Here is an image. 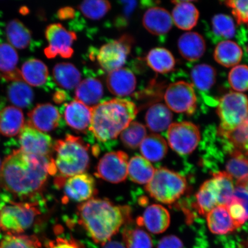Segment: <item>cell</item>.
<instances>
[{"label":"cell","instance_id":"16","mask_svg":"<svg viewBox=\"0 0 248 248\" xmlns=\"http://www.w3.org/2000/svg\"><path fill=\"white\" fill-rule=\"evenodd\" d=\"M27 123L42 132L54 131L60 125L61 115L58 108L51 104H40L31 110Z\"/></svg>","mask_w":248,"mask_h":248},{"label":"cell","instance_id":"6","mask_svg":"<svg viewBox=\"0 0 248 248\" xmlns=\"http://www.w3.org/2000/svg\"><path fill=\"white\" fill-rule=\"evenodd\" d=\"M232 178L226 172L213 174L203 183L196 195V207L201 215H207L217 206L226 205L234 195Z\"/></svg>","mask_w":248,"mask_h":248},{"label":"cell","instance_id":"42","mask_svg":"<svg viewBox=\"0 0 248 248\" xmlns=\"http://www.w3.org/2000/svg\"><path fill=\"white\" fill-rule=\"evenodd\" d=\"M213 32L217 36L228 40L234 36L235 24L232 18L224 14L215 15L212 21Z\"/></svg>","mask_w":248,"mask_h":248},{"label":"cell","instance_id":"44","mask_svg":"<svg viewBox=\"0 0 248 248\" xmlns=\"http://www.w3.org/2000/svg\"><path fill=\"white\" fill-rule=\"evenodd\" d=\"M228 81L235 92L248 91V66L237 65L232 68L228 76Z\"/></svg>","mask_w":248,"mask_h":248},{"label":"cell","instance_id":"37","mask_svg":"<svg viewBox=\"0 0 248 248\" xmlns=\"http://www.w3.org/2000/svg\"><path fill=\"white\" fill-rule=\"evenodd\" d=\"M226 170L232 179L236 180L237 186H243L248 179V156L234 150L226 163Z\"/></svg>","mask_w":248,"mask_h":248},{"label":"cell","instance_id":"39","mask_svg":"<svg viewBox=\"0 0 248 248\" xmlns=\"http://www.w3.org/2000/svg\"><path fill=\"white\" fill-rule=\"evenodd\" d=\"M216 71L207 64H200L194 67L191 71L193 85L202 91H209L216 82Z\"/></svg>","mask_w":248,"mask_h":248},{"label":"cell","instance_id":"5","mask_svg":"<svg viewBox=\"0 0 248 248\" xmlns=\"http://www.w3.org/2000/svg\"><path fill=\"white\" fill-rule=\"evenodd\" d=\"M12 195L0 194V222L1 229L7 235H17L30 229L37 217L41 215L40 195L30 202H15Z\"/></svg>","mask_w":248,"mask_h":248},{"label":"cell","instance_id":"26","mask_svg":"<svg viewBox=\"0 0 248 248\" xmlns=\"http://www.w3.org/2000/svg\"><path fill=\"white\" fill-rule=\"evenodd\" d=\"M24 125V116L21 108L8 106L0 110V133L7 137L19 134Z\"/></svg>","mask_w":248,"mask_h":248},{"label":"cell","instance_id":"27","mask_svg":"<svg viewBox=\"0 0 248 248\" xmlns=\"http://www.w3.org/2000/svg\"><path fill=\"white\" fill-rule=\"evenodd\" d=\"M20 71L24 81L34 87L45 85L49 77L47 66L42 61L35 58L25 62Z\"/></svg>","mask_w":248,"mask_h":248},{"label":"cell","instance_id":"34","mask_svg":"<svg viewBox=\"0 0 248 248\" xmlns=\"http://www.w3.org/2000/svg\"><path fill=\"white\" fill-rule=\"evenodd\" d=\"M155 172L153 165L144 157L136 155L129 160L128 175L135 184H148L153 179Z\"/></svg>","mask_w":248,"mask_h":248},{"label":"cell","instance_id":"35","mask_svg":"<svg viewBox=\"0 0 248 248\" xmlns=\"http://www.w3.org/2000/svg\"><path fill=\"white\" fill-rule=\"evenodd\" d=\"M53 77L59 86L67 90L77 88L81 79V75L77 68L67 62L55 65L53 69Z\"/></svg>","mask_w":248,"mask_h":248},{"label":"cell","instance_id":"4","mask_svg":"<svg viewBox=\"0 0 248 248\" xmlns=\"http://www.w3.org/2000/svg\"><path fill=\"white\" fill-rule=\"evenodd\" d=\"M56 178L66 179L84 173L89 168V145L81 138L67 135L54 144Z\"/></svg>","mask_w":248,"mask_h":248},{"label":"cell","instance_id":"17","mask_svg":"<svg viewBox=\"0 0 248 248\" xmlns=\"http://www.w3.org/2000/svg\"><path fill=\"white\" fill-rule=\"evenodd\" d=\"M63 116L66 124L71 129L79 132H86L91 126L92 108L78 101L64 105Z\"/></svg>","mask_w":248,"mask_h":248},{"label":"cell","instance_id":"10","mask_svg":"<svg viewBox=\"0 0 248 248\" xmlns=\"http://www.w3.org/2000/svg\"><path fill=\"white\" fill-rule=\"evenodd\" d=\"M166 106L178 113L192 115L196 111L197 98L194 85L187 82L178 81L170 84L164 96Z\"/></svg>","mask_w":248,"mask_h":248},{"label":"cell","instance_id":"46","mask_svg":"<svg viewBox=\"0 0 248 248\" xmlns=\"http://www.w3.org/2000/svg\"><path fill=\"white\" fill-rule=\"evenodd\" d=\"M119 2L122 6V9L116 17L114 24L117 29H122L128 26L138 2L136 1H121Z\"/></svg>","mask_w":248,"mask_h":248},{"label":"cell","instance_id":"19","mask_svg":"<svg viewBox=\"0 0 248 248\" xmlns=\"http://www.w3.org/2000/svg\"><path fill=\"white\" fill-rule=\"evenodd\" d=\"M137 80L131 70L121 68L108 73L107 85L108 91L118 97L131 95L136 88Z\"/></svg>","mask_w":248,"mask_h":248},{"label":"cell","instance_id":"7","mask_svg":"<svg viewBox=\"0 0 248 248\" xmlns=\"http://www.w3.org/2000/svg\"><path fill=\"white\" fill-rule=\"evenodd\" d=\"M187 188L184 176L166 168L155 170L154 175L145 188L152 198L166 204L177 201Z\"/></svg>","mask_w":248,"mask_h":248},{"label":"cell","instance_id":"9","mask_svg":"<svg viewBox=\"0 0 248 248\" xmlns=\"http://www.w3.org/2000/svg\"><path fill=\"white\" fill-rule=\"evenodd\" d=\"M133 44V39L128 35L106 43L95 52L98 64L108 73L121 69L125 63Z\"/></svg>","mask_w":248,"mask_h":248},{"label":"cell","instance_id":"38","mask_svg":"<svg viewBox=\"0 0 248 248\" xmlns=\"http://www.w3.org/2000/svg\"><path fill=\"white\" fill-rule=\"evenodd\" d=\"M132 221L123 229V237L127 248H153V240L150 235L142 229L133 227Z\"/></svg>","mask_w":248,"mask_h":248},{"label":"cell","instance_id":"28","mask_svg":"<svg viewBox=\"0 0 248 248\" xmlns=\"http://www.w3.org/2000/svg\"><path fill=\"white\" fill-rule=\"evenodd\" d=\"M226 206L235 225L240 228L248 220V192L246 189L237 186L233 196Z\"/></svg>","mask_w":248,"mask_h":248},{"label":"cell","instance_id":"55","mask_svg":"<svg viewBox=\"0 0 248 248\" xmlns=\"http://www.w3.org/2000/svg\"><path fill=\"white\" fill-rule=\"evenodd\" d=\"M0 231H1V222H0Z\"/></svg>","mask_w":248,"mask_h":248},{"label":"cell","instance_id":"45","mask_svg":"<svg viewBox=\"0 0 248 248\" xmlns=\"http://www.w3.org/2000/svg\"><path fill=\"white\" fill-rule=\"evenodd\" d=\"M224 3L231 9L238 24H245L248 28V0H230Z\"/></svg>","mask_w":248,"mask_h":248},{"label":"cell","instance_id":"51","mask_svg":"<svg viewBox=\"0 0 248 248\" xmlns=\"http://www.w3.org/2000/svg\"><path fill=\"white\" fill-rule=\"evenodd\" d=\"M103 248H125L124 245L118 241H108L105 243Z\"/></svg>","mask_w":248,"mask_h":248},{"label":"cell","instance_id":"52","mask_svg":"<svg viewBox=\"0 0 248 248\" xmlns=\"http://www.w3.org/2000/svg\"><path fill=\"white\" fill-rule=\"evenodd\" d=\"M245 122L246 123L248 128V116L247 118V119L245 120ZM244 154L247 155V156H248V144L246 148V151H245Z\"/></svg>","mask_w":248,"mask_h":248},{"label":"cell","instance_id":"29","mask_svg":"<svg viewBox=\"0 0 248 248\" xmlns=\"http://www.w3.org/2000/svg\"><path fill=\"white\" fill-rule=\"evenodd\" d=\"M243 56L241 46L229 40L219 43L214 51V58L217 63L228 68L237 66Z\"/></svg>","mask_w":248,"mask_h":248},{"label":"cell","instance_id":"54","mask_svg":"<svg viewBox=\"0 0 248 248\" xmlns=\"http://www.w3.org/2000/svg\"><path fill=\"white\" fill-rule=\"evenodd\" d=\"M1 166H2V163H1V159H0V170H1Z\"/></svg>","mask_w":248,"mask_h":248},{"label":"cell","instance_id":"13","mask_svg":"<svg viewBox=\"0 0 248 248\" xmlns=\"http://www.w3.org/2000/svg\"><path fill=\"white\" fill-rule=\"evenodd\" d=\"M128 159L122 151L107 153L99 161L95 175L111 184L123 182L128 176Z\"/></svg>","mask_w":248,"mask_h":248},{"label":"cell","instance_id":"8","mask_svg":"<svg viewBox=\"0 0 248 248\" xmlns=\"http://www.w3.org/2000/svg\"><path fill=\"white\" fill-rule=\"evenodd\" d=\"M218 133L224 137L241 125L248 116V99L242 93L230 92L220 99L217 109Z\"/></svg>","mask_w":248,"mask_h":248},{"label":"cell","instance_id":"49","mask_svg":"<svg viewBox=\"0 0 248 248\" xmlns=\"http://www.w3.org/2000/svg\"><path fill=\"white\" fill-rule=\"evenodd\" d=\"M75 14V11L71 7H65L61 8L58 12V17L61 20L69 19L73 18Z\"/></svg>","mask_w":248,"mask_h":248},{"label":"cell","instance_id":"56","mask_svg":"<svg viewBox=\"0 0 248 248\" xmlns=\"http://www.w3.org/2000/svg\"><path fill=\"white\" fill-rule=\"evenodd\" d=\"M247 52H248V46H247Z\"/></svg>","mask_w":248,"mask_h":248},{"label":"cell","instance_id":"50","mask_svg":"<svg viewBox=\"0 0 248 248\" xmlns=\"http://www.w3.org/2000/svg\"><path fill=\"white\" fill-rule=\"evenodd\" d=\"M67 95L66 93L62 91H58L55 93L53 100L57 104H61L66 100Z\"/></svg>","mask_w":248,"mask_h":248},{"label":"cell","instance_id":"30","mask_svg":"<svg viewBox=\"0 0 248 248\" xmlns=\"http://www.w3.org/2000/svg\"><path fill=\"white\" fill-rule=\"evenodd\" d=\"M5 36L8 44L19 49L27 48L32 42L30 30L17 18L8 21L6 25Z\"/></svg>","mask_w":248,"mask_h":248},{"label":"cell","instance_id":"43","mask_svg":"<svg viewBox=\"0 0 248 248\" xmlns=\"http://www.w3.org/2000/svg\"><path fill=\"white\" fill-rule=\"evenodd\" d=\"M0 248H42L35 235H7L0 243Z\"/></svg>","mask_w":248,"mask_h":248},{"label":"cell","instance_id":"32","mask_svg":"<svg viewBox=\"0 0 248 248\" xmlns=\"http://www.w3.org/2000/svg\"><path fill=\"white\" fill-rule=\"evenodd\" d=\"M148 66L157 73L164 74L174 70L176 62L171 52L162 47L152 49L146 59Z\"/></svg>","mask_w":248,"mask_h":248},{"label":"cell","instance_id":"24","mask_svg":"<svg viewBox=\"0 0 248 248\" xmlns=\"http://www.w3.org/2000/svg\"><path fill=\"white\" fill-rule=\"evenodd\" d=\"M104 95V87L100 80L90 77L83 80L76 88V100L86 106L94 107Z\"/></svg>","mask_w":248,"mask_h":248},{"label":"cell","instance_id":"2","mask_svg":"<svg viewBox=\"0 0 248 248\" xmlns=\"http://www.w3.org/2000/svg\"><path fill=\"white\" fill-rule=\"evenodd\" d=\"M79 223L96 243L104 246L131 221L128 206L116 205L107 199L92 198L78 207Z\"/></svg>","mask_w":248,"mask_h":248},{"label":"cell","instance_id":"21","mask_svg":"<svg viewBox=\"0 0 248 248\" xmlns=\"http://www.w3.org/2000/svg\"><path fill=\"white\" fill-rule=\"evenodd\" d=\"M18 55L16 49L7 42H0V78L5 81L23 80L17 69Z\"/></svg>","mask_w":248,"mask_h":248},{"label":"cell","instance_id":"20","mask_svg":"<svg viewBox=\"0 0 248 248\" xmlns=\"http://www.w3.org/2000/svg\"><path fill=\"white\" fill-rule=\"evenodd\" d=\"M142 24L149 32L160 36L169 32L172 29L173 21L171 15L166 9L155 7L145 12Z\"/></svg>","mask_w":248,"mask_h":248},{"label":"cell","instance_id":"40","mask_svg":"<svg viewBox=\"0 0 248 248\" xmlns=\"http://www.w3.org/2000/svg\"><path fill=\"white\" fill-rule=\"evenodd\" d=\"M146 135L147 129L143 124L132 122L121 133L120 139L124 146L135 150L140 145Z\"/></svg>","mask_w":248,"mask_h":248},{"label":"cell","instance_id":"12","mask_svg":"<svg viewBox=\"0 0 248 248\" xmlns=\"http://www.w3.org/2000/svg\"><path fill=\"white\" fill-rule=\"evenodd\" d=\"M45 35L48 46L45 49V54L48 59L58 55L63 58H70L74 54L71 46L77 39L75 32L68 31L60 23L49 25L46 28Z\"/></svg>","mask_w":248,"mask_h":248},{"label":"cell","instance_id":"48","mask_svg":"<svg viewBox=\"0 0 248 248\" xmlns=\"http://www.w3.org/2000/svg\"><path fill=\"white\" fill-rule=\"evenodd\" d=\"M157 248H184L182 242L175 235H167L159 241Z\"/></svg>","mask_w":248,"mask_h":248},{"label":"cell","instance_id":"18","mask_svg":"<svg viewBox=\"0 0 248 248\" xmlns=\"http://www.w3.org/2000/svg\"><path fill=\"white\" fill-rule=\"evenodd\" d=\"M138 225H144L153 234H160L165 232L170 224L169 211L160 204H154L145 210L143 215L137 220Z\"/></svg>","mask_w":248,"mask_h":248},{"label":"cell","instance_id":"25","mask_svg":"<svg viewBox=\"0 0 248 248\" xmlns=\"http://www.w3.org/2000/svg\"><path fill=\"white\" fill-rule=\"evenodd\" d=\"M206 216L207 226L213 234H227L238 229L226 205L217 206Z\"/></svg>","mask_w":248,"mask_h":248},{"label":"cell","instance_id":"53","mask_svg":"<svg viewBox=\"0 0 248 248\" xmlns=\"http://www.w3.org/2000/svg\"><path fill=\"white\" fill-rule=\"evenodd\" d=\"M243 187L246 188V190L248 192V179L247 180V181L246 182V184L244 185Z\"/></svg>","mask_w":248,"mask_h":248},{"label":"cell","instance_id":"33","mask_svg":"<svg viewBox=\"0 0 248 248\" xmlns=\"http://www.w3.org/2000/svg\"><path fill=\"white\" fill-rule=\"evenodd\" d=\"M142 157L151 162L162 160L168 151L167 142L162 136L151 134L147 136L140 145Z\"/></svg>","mask_w":248,"mask_h":248},{"label":"cell","instance_id":"47","mask_svg":"<svg viewBox=\"0 0 248 248\" xmlns=\"http://www.w3.org/2000/svg\"><path fill=\"white\" fill-rule=\"evenodd\" d=\"M48 248H82L73 238L58 237L48 243Z\"/></svg>","mask_w":248,"mask_h":248},{"label":"cell","instance_id":"31","mask_svg":"<svg viewBox=\"0 0 248 248\" xmlns=\"http://www.w3.org/2000/svg\"><path fill=\"white\" fill-rule=\"evenodd\" d=\"M145 119L150 131L159 133L169 128L171 124L172 114L166 105L158 103L148 108Z\"/></svg>","mask_w":248,"mask_h":248},{"label":"cell","instance_id":"14","mask_svg":"<svg viewBox=\"0 0 248 248\" xmlns=\"http://www.w3.org/2000/svg\"><path fill=\"white\" fill-rule=\"evenodd\" d=\"M17 144L18 150L36 156H51L54 151V142L51 136L34 128L27 123L19 133Z\"/></svg>","mask_w":248,"mask_h":248},{"label":"cell","instance_id":"36","mask_svg":"<svg viewBox=\"0 0 248 248\" xmlns=\"http://www.w3.org/2000/svg\"><path fill=\"white\" fill-rule=\"evenodd\" d=\"M8 100L15 107L27 108L32 105L34 93L32 88L24 80L12 82L7 89Z\"/></svg>","mask_w":248,"mask_h":248},{"label":"cell","instance_id":"11","mask_svg":"<svg viewBox=\"0 0 248 248\" xmlns=\"http://www.w3.org/2000/svg\"><path fill=\"white\" fill-rule=\"evenodd\" d=\"M167 139L170 148L180 155L190 154L200 141L199 128L190 122L170 124L167 131Z\"/></svg>","mask_w":248,"mask_h":248},{"label":"cell","instance_id":"3","mask_svg":"<svg viewBox=\"0 0 248 248\" xmlns=\"http://www.w3.org/2000/svg\"><path fill=\"white\" fill-rule=\"evenodd\" d=\"M138 112L134 102L126 99L101 102L92 108L89 131L98 141H112L133 122Z\"/></svg>","mask_w":248,"mask_h":248},{"label":"cell","instance_id":"22","mask_svg":"<svg viewBox=\"0 0 248 248\" xmlns=\"http://www.w3.org/2000/svg\"><path fill=\"white\" fill-rule=\"evenodd\" d=\"M178 46L182 57L190 62L200 60L206 49L205 40L200 33L195 32L183 34L178 40Z\"/></svg>","mask_w":248,"mask_h":248},{"label":"cell","instance_id":"41","mask_svg":"<svg viewBox=\"0 0 248 248\" xmlns=\"http://www.w3.org/2000/svg\"><path fill=\"white\" fill-rule=\"evenodd\" d=\"M78 8L89 19L97 20L104 17L110 11L111 4L108 1L87 0L80 3Z\"/></svg>","mask_w":248,"mask_h":248},{"label":"cell","instance_id":"23","mask_svg":"<svg viewBox=\"0 0 248 248\" xmlns=\"http://www.w3.org/2000/svg\"><path fill=\"white\" fill-rule=\"evenodd\" d=\"M175 5L171 17L173 23L178 29L190 31L196 26L200 17V12L190 1H172Z\"/></svg>","mask_w":248,"mask_h":248},{"label":"cell","instance_id":"1","mask_svg":"<svg viewBox=\"0 0 248 248\" xmlns=\"http://www.w3.org/2000/svg\"><path fill=\"white\" fill-rule=\"evenodd\" d=\"M49 175H56L53 157L28 154L17 149L2 163L0 185L12 196L31 200L39 195Z\"/></svg>","mask_w":248,"mask_h":248},{"label":"cell","instance_id":"15","mask_svg":"<svg viewBox=\"0 0 248 248\" xmlns=\"http://www.w3.org/2000/svg\"><path fill=\"white\" fill-rule=\"evenodd\" d=\"M61 188L63 190L64 202H82L91 200L97 193L94 179L86 173L65 179Z\"/></svg>","mask_w":248,"mask_h":248}]
</instances>
